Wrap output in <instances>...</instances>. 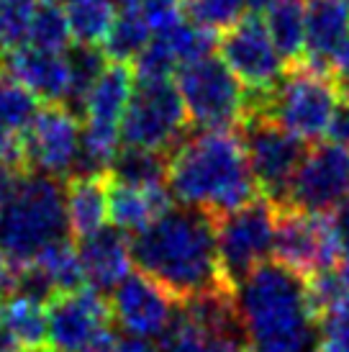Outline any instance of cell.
<instances>
[{
  "instance_id": "cell-1",
  "label": "cell",
  "mask_w": 349,
  "mask_h": 352,
  "mask_svg": "<svg viewBox=\"0 0 349 352\" xmlns=\"http://www.w3.org/2000/svg\"><path fill=\"white\" fill-rule=\"evenodd\" d=\"M131 260L139 273L157 280L180 303L216 288L234 291L218 263L216 221L188 206L167 208L144 232L131 236Z\"/></svg>"
},
{
  "instance_id": "cell-22",
  "label": "cell",
  "mask_w": 349,
  "mask_h": 352,
  "mask_svg": "<svg viewBox=\"0 0 349 352\" xmlns=\"http://www.w3.org/2000/svg\"><path fill=\"white\" fill-rule=\"evenodd\" d=\"M167 165H170V155H165V152L121 144V149L108 165L106 175L121 186L157 188L167 186Z\"/></svg>"
},
{
  "instance_id": "cell-23",
  "label": "cell",
  "mask_w": 349,
  "mask_h": 352,
  "mask_svg": "<svg viewBox=\"0 0 349 352\" xmlns=\"http://www.w3.org/2000/svg\"><path fill=\"white\" fill-rule=\"evenodd\" d=\"M157 347L159 352H247L244 342L211 334L201 324H195L183 306H177L172 322L159 334Z\"/></svg>"
},
{
  "instance_id": "cell-20",
  "label": "cell",
  "mask_w": 349,
  "mask_h": 352,
  "mask_svg": "<svg viewBox=\"0 0 349 352\" xmlns=\"http://www.w3.org/2000/svg\"><path fill=\"white\" fill-rule=\"evenodd\" d=\"M67 193L69 236L78 242L82 236L100 232L108 221V177L85 175L69 177L65 183Z\"/></svg>"
},
{
  "instance_id": "cell-12",
  "label": "cell",
  "mask_w": 349,
  "mask_h": 352,
  "mask_svg": "<svg viewBox=\"0 0 349 352\" xmlns=\"http://www.w3.org/2000/svg\"><path fill=\"white\" fill-rule=\"evenodd\" d=\"M82 126L67 106H44L23 131V160L29 173L65 180L75 175Z\"/></svg>"
},
{
  "instance_id": "cell-34",
  "label": "cell",
  "mask_w": 349,
  "mask_h": 352,
  "mask_svg": "<svg viewBox=\"0 0 349 352\" xmlns=\"http://www.w3.org/2000/svg\"><path fill=\"white\" fill-rule=\"evenodd\" d=\"M188 19L211 31H226L244 16V0H185Z\"/></svg>"
},
{
  "instance_id": "cell-32",
  "label": "cell",
  "mask_w": 349,
  "mask_h": 352,
  "mask_svg": "<svg viewBox=\"0 0 349 352\" xmlns=\"http://www.w3.org/2000/svg\"><path fill=\"white\" fill-rule=\"evenodd\" d=\"M36 0H0V59L26 44Z\"/></svg>"
},
{
  "instance_id": "cell-38",
  "label": "cell",
  "mask_w": 349,
  "mask_h": 352,
  "mask_svg": "<svg viewBox=\"0 0 349 352\" xmlns=\"http://www.w3.org/2000/svg\"><path fill=\"white\" fill-rule=\"evenodd\" d=\"M329 221H331V229H334V236H337V245H339L341 254L349 257V198L331 211Z\"/></svg>"
},
{
  "instance_id": "cell-6",
  "label": "cell",
  "mask_w": 349,
  "mask_h": 352,
  "mask_svg": "<svg viewBox=\"0 0 349 352\" xmlns=\"http://www.w3.org/2000/svg\"><path fill=\"white\" fill-rule=\"evenodd\" d=\"M188 118L201 131H236L247 116V88L221 57H203L174 75Z\"/></svg>"
},
{
  "instance_id": "cell-49",
  "label": "cell",
  "mask_w": 349,
  "mask_h": 352,
  "mask_svg": "<svg viewBox=\"0 0 349 352\" xmlns=\"http://www.w3.org/2000/svg\"><path fill=\"white\" fill-rule=\"evenodd\" d=\"M347 3H349V0H347Z\"/></svg>"
},
{
  "instance_id": "cell-46",
  "label": "cell",
  "mask_w": 349,
  "mask_h": 352,
  "mask_svg": "<svg viewBox=\"0 0 349 352\" xmlns=\"http://www.w3.org/2000/svg\"><path fill=\"white\" fill-rule=\"evenodd\" d=\"M39 352H54V350H52V347H44V350H39Z\"/></svg>"
},
{
  "instance_id": "cell-30",
  "label": "cell",
  "mask_w": 349,
  "mask_h": 352,
  "mask_svg": "<svg viewBox=\"0 0 349 352\" xmlns=\"http://www.w3.org/2000/svg\"><path fill=\"white\" fill-rule=\"evenodd\" d=\"M165 41L170 52L174 54L177 65L185 67V65H193L198 59L211 57L214 50H218V39H216V31L205 29L201 23H195L193 19H180L174 26H170L162 34H155Z\"/></svg>"
},
{
  "instance_id": "cell-3",
  "label": "cell",
  "mask_w": 349,
  "mask_h": 352,
  "mask_svg": "<svg viewBox=\"0 0 349 352\" xmlns=\"http://www.w3.org/2000/svg\"><path fill=\"white\" fill-rule=\"evenodd\" d=\"M167 188L180 206L211 219L232 214L262 196L236 131H198L170 155Z\"/></svg>"
},
{
  "instance_id": "cell-8",
  "label": "cell",
  "mask_w": 349,
  "mask_h": 352,
  "mask_svg": "<svg viewBox=\"0 0 349 352\" xmlns=\"http://www.w3.org/2000/svg\"><path fill=\"white\" fill-rule=\"evenodd\" d=\"M236 134L260 193L272 204L285 206L293 177L308 152V144L264 113H247L236 126Z\"/></svg>"
},
{
  "instance_id": "cell-36",
  "label": "cell",
  "mask_w": 349,
  "mask_h": 352,
  "mask_svg": "<svg viewBox=\"0 0 349 352\" xmlns=\"http://www.w3.org/2000/svg\"><path fill=\"white\" fill-rule=\"evenodd\" d=\"M316 352H349V298H341L319 319Z\"/></svg>"
},
{
  "instance_id": "cell-42",
  "label": "cell",
  "mask_w": 349,
  "mask_h": 352,
  "mask_svg": "<svg viewBox=\"0 0 349 352\" xmlns=\"http://www.w3.org/2000/svg\"><path fill=\"white\" fill-rule=\"evenodd\" d=\"M0 352H23L19 342H16V337L8 332V327L0 322Z\"/></svg>"
},
{
  "instance_id": "cell-5",
  "label": "cell",
  "mask_w": 349,
  "mask_h": 352,
  "mask_svg": "<svg viewBox=\"0 0 349 352\" xmlns=\"http://www.w3.org/2000/svg\"><path fill=\"white\" fill-rule=\"evenodd\" d=\"M339 90L334 78L308 65H291L282 80L264 96L247 93V113H264L278 121L293 137L319 142L326 137V129L339 103Z\"/></svg>"
},
{
  "instance_id": "cell-35",
  "label": "cell",
  "mask_w": 349,
  "mask_h": 352,
  "mask_svg": "<svg viewBox=\"0 0 349 352\" xmlns=\"http://www.w3.org/2000/svg\"><path fill=\"white\" fill-rule=\"evenodd\" d=\"M116 6L124 10H136L146 21L152 34H162L188 16L185 0H116Z\"/></svg>"
},
{
  "instance_id": "cell-29",
  "label": "cell",
  "mask_w": 349,
  "mask_h": 352,
  "mask_svg": "<svg viewBox=\"0 0 349 352\" xmlns=\"http://www.w3.org/2000/svg\"><path fill=\"white\" fill-rule=\"evenodd\" d=\"M152 29L146 26V21L136 13V10L118 8L116 21L108 31L106 41H103V52L111 62H134L142 50L152 41Z\"/></svg>"
},
{
  "instance_id": "cell-9",
  "label": "cell",
  "mask_w": 349,
  "mask_h": 352,
  "mask_svg": "<svg viewBox=\"0 0 349 352\" xmlns=\"http://www.w3.org/2000/svg\"><path fill=\"white\" fill-rule=\"evenodd\" d=\"M188 111L174 80L136 82L121 124V144L172 155L188 131Z\"/></svg>"
},
{
  "instance_id": "cell-37",
  "label": "cell",
  "mask_w": 349,
  "mask_h": 352,
  "mask_svg": "<svg viewBox=\"0 0 349 352\" xmlns=\"http://www.w3.org/2000/svg\"><path fill=\"white\" fill-rule=\"evenodd\" d=\"M326 142L349 149V98H339V103H337V111H334L331 124L326 129Z\"/></svg>"
},
{
  "instance_id": "cell-11",
  "label": "cell",
  "mask_w": 349,
  "mask_h": 352,
  "mask_svg": "<svg viewBox=\"0 0 349 352\" xmlns=\"http://www.w3.org/2000/svg\"><path fill=\"white\" fill-rule=\"evenodd\" d=\"M341 257L329 214H308L280 206L272 260L295 270L308 280L311 275L334 270Z\"/></svg>"
},
{
  "instance_id": "cell-16",
  "label": "cell",
  "mask_w": 349,
  "mask_h": 352,
  "mask_svg": "<svg viewBox=\"0 0 349 352\" xmlns=\"http://www.w3.org/2000/svg\"><path fill=\"white\" fill-rule=\"evenodd\" d=\"M3 72L21 82L44 106H65L69 96V69L65 52H49L23 44L3 59Z\"/></svg>"
},
{
  "instance_id": "cell-24",
  "label": "cell",
  "mask_w": 349,
  "mask_h": 352,
  "mask_svg": "<svg viewBox=\"0 0 349 352\" xmlns=\"http://www.w3.org/2000/svg\"><path fill=\"white\" fill-rule=\"evenodd\" d=\"M264 23L278 47L280 57L291 65H298L306 50V3L303 0H278L267 13Z\"/></svg>"
},
{
  "instance_id": "cell-39",
  "label": "cell",
  "mask_w": 349,
  "mask_h": 352,
  "mask_svg": "<svg viewBox=\"0 0 349 352\" xmlns=\"http://www.w3.org/2000/svg\"><path fill=\"white\" fill-rule=\"evenodd\" d=\"M116 352H159L155 340H146V337H134V334H124L118 337Z\"/></svg>"
},
{
  "instance_id": "cell-19",
  "label": "cell",
  "mask_w": 349,
  "mask_h": 352,
  "mask_svg": "<svg viewBox=\"0 0 349 352\" xmlns=\"http://www.w3.org/2000/svg\"><path fill=\"white\" fill-rule=\"evenodd\" d=\"M108 177V175H106ZM172 193L167 186L157 188H131L113 183L108 177V219L124 234L134 236L172 208Z\"/></svg>"
},
{
  "instance_id": "cell-15",
  "label": "cell",
  "mask_w": 349,
  "mask_h": 352,
  "mask_svg": "<svg viewBox=\"0 0 349 352\" xmlns=\"http://www.w3.org/2000/svg\"><path fill=\"white\" fill-rule=\"evenodd\" d=\"M111 314L113 322L126 334L159 340V334L172 322L180 301L167 288L152 280L144 273H131L111 294Z\"/></svg>"
},
{
  "instance_id": "cell-4",
  "label": "cell",
  "mask_w": 349,
  "mask_h": 352,
  "mask_svg": "<svg viewBox=\"0 0 349 352\" xmlns=\"http://www.w3.org/2000/svg\"><path fill=\"white\" fill-rule=\"evenodd\" d=\"M65 239H72L65 183L29 170L10 177L0 208V252L10 265L31 263Z\"/></svg>"
},
{
  "instance_id": "cell-25",
  "label": "cell",
  "mask_w": 349,
  "mask_h": 352,
  "mask_svg": "<svg viewBox=\"0 0 349 352\" xmlns=\"http://www.w3.org/2000/svg\"><path fill=\"white\" fill-rule=\"evenodd\" d=\"M65 59H67L69 69V96L65 106L78 118H82V108H85L87 96H90V90L98 82V78L103 75V69L108 67L111 59L106 57V52L100 50V47H95V44H80V41H72L65 50Z\"/></svg>"
},
{
  "instance_id": "cell-26",
  "label": "cell",
  "mask_w": 349,
  "mask_h": 352,
  "mask_svg": "<svg viewBox=\"0 0 349 352\" xmlns=\"http://www.w3.org/2000/svg\"><path fill=\"white\" fill-rule=\"evenodd\" d=\"M65 10H67L72 41L100 47L116 21L118 6L116 0H72Z\"/></svg>"
},
{
  "instance_id": "cell-28",
  "label": "cell",
  "mask_w": 349,
  "mask_h": 352,
  "mask_svg": "<svg viewBox=\"0 0 349 352\" xmlns=\"http://www.w3.org/2000/svg\"><path fill=\"white\" fill-rule=\"evenodd\" d=\"M26 44L49 52H65L72 44L67 10L57 0H36L29 21V36Z\"/></svg>"
},
{
  "instance_id": "cell-47",
  "label": "cell",
  "mask_w": 349,
  "mask_h": 352,
  "mask_svg": "<svg viewBox=\"0 0 349 352\" xmlns=\"http://www.w3.org/2000/svg\"><path fill=\"white\" fill-rule=\"evenodd\" d=\"M57 3H65V6H67V3H72V0H57Z\"/></svg>"
},
{
  "instance_id": "cell-21",
  "label": "cell",
  "mask_w": 349,
  "mask_h": 352,
  "mask_svg": "<svg viewBox=\"0 0 349 352\" xmlns=\"http://www.w3.org/2000/svg\"><path fill=\"white\" fill-rule=\"evenodd\" d=\"M0 322L8 327L23 352H39L49 347L47 303L31 301L26 296H8L0 303Z\"/></svg>"
},
{
  "instance_id": "cell-27",
  "label": "cell",
  "mask_w": 349,
  "mask_h": 352,
  "mask_svg": "<svg viewBox=\"0 0 349 352\" xmlns=\"http://www.w3.org/2000/svg\"><path fill=\"white\" fill-rule=\"evenodd\" d=\"M36 260L44 267V273L49 275V280L54 285V294L57 296L75 294V291L87 288L85 267H82L75 239H65V242L52 245Z\"/></svg>"
},
{
  "instance_id": "cell-45",
  "label": "cell",
  "mask_w": 349,
  "mask_h": 352,
  "mask_svg": "<svg viewBox=\"0 0 349 352\" xmlns=\"http://www.w3.org/2000/svg\"><path fill=\"white\" fill-rule=\"evenodd\" d=\"M19 175V173H16ZM10 173H5V170H0V208H3V198H5V190H8V183H10Z\"/></svg>"
},
{
  "instance_id": "cell-44",
  "label": "cell",
  "mask_w": 349,
  "mask_h": 352,
  "mask_svg": "<svg viewBox=\"0 0 349 352\" xmlns=\"http://www.w3.org/2000/svg\"><path fill=\"white\" fill-rule=\"evenodd\" d=\"M337 273H339V280H341V291H344V298H349V257L341 260V265L337 267Z\"/></svg>"
},
{
  "instance_id": "cell-17",
  "label": "cell",
  "mask_w": 349,
  "mask_h": 352,
  "mask_svg": "<svg viewBox=\"0 0 349 352\" xmlns=\"http://www.w3.org/2000/svg\"><path fill=\"white\" fill-rule=\"evenodd\" d=\"M85 267L87 288L98 294H113L131 275V236L116 226H103L100 232L75 242Z\"/></svg>"
},
{
  "instance_id": "cell-7",
  "label": "cell",
  "mask_w": 349,
  "mask_h": 352,
  "mask_svg": "<svg viewBox=\"0 0 349 352\" xmlns=\"http://www.w3.org/2000/svg\"><path fill=\"white\" fill-rule=\"evenodd\" d=\"M278 211H280L278 204L257 196L242 208L216 219L218 263L229 288L236 291V285L244 283L247 275L254 273L262 263L272 260Z\"/></svg>"
},
{
  "instance_id": "cell-18",
  "label": "cell",
  "mask_w": 349,
  "mask_h": 352,
  "mask_svg": "<svg viewBox=\"0 0 349 352\" xmlns=\"http://www.w3.org/2000/svg\"><path fill=\"white\" fill-rule=\"evenodd\" d=\"M349 39L347 0H306L303 65L331 75V65Z\"/></svg>"
},
{
  "instance_id": "cell-33",
  "label": "cell",
  "mask_w": 349,
  "mask_h": 352,
  "mask_svg": "<svg viewBox=\"0 0 349 352\" xmlns=\"http://www.w3.org/2000/svg\"><path fill=\"white\" fill-rule=\"evenodd\" d=\"M177 59L170 52L165 41L159 36H152L142 54L134 59V78L136 82H162V80H174L177 75Z\"/></svg>"
},
{
  "instance_id": "cell-13",
  "label": "cell",
  "mask_w": 349,
  "mask_h": 352,
  "mask_svg": "<svg viewBox=\"0 0 349 352\" xmlns=\"http://www.w3.org/2000/svg\"><path fill=\"white\" fill-rule=\"evenodd\" d=\"M349 198V149L331 142L308 147L293 177L288 208L308 214H331Z\"/></svg>"
},
{
  "instance_id": "cell-31",
  "label": "cell",
  "mask_w": 349,
  "mask_h": 352,
  "mask_svg": "<svg viewBox=\"0 0 349 352\" xmlns=\"http://www.w3.org/2000/svg\"><path fill=\"white\" fill-rule=\"evenodd\" d=\"M39 108L41 103L36 96H31L21 82L0 69V131L23 137Z\"/></svg>"
},
{
  "instance_id": "cell-48",
  "label": "cell",
  "mask_w": 349,
  "mask_h": 352,
  "mask_svg": "<svg viewBox=\"0 0 349 352\" xmlns=\"http://www.w3.org/2000/svg\"><path fill=\"white\" fill-rule=\"evenodd\" d=\"M303 3H306V0H303Z\"/></svg>"
},
{
  "instance_id": "cell-2",
  "label": "cell",
  "mask_w": 349,
  "mask_h": 352,
  "mask_svg": "<svg viewBox=\"0 0 349 352\" xmlns=\"http://www.w3.org/2000/svg\"><path fill=\"white\" fill-rule=\"evenodd\" d=\"M234 296L247 352H316L319 316L303 275L267 260L236 285Z\"/></svg>"
},
{
  "instance_id": "cell-41",
  "label": "cell",
  "mask_w": 349,
  "mask_h": 352,
  "mask_svg": "<svg viewBox=\"0 0 349 352\" xmlns=\"http://www.w3.org/2000/svg\"><path fill=\"white\" fill-rule=\"evenodd\" d=\"M10 288H13V265L5 254L0 252V296L8 298Z\"/></svg>"
},
{
  "instance_id": "cell-14",
  "label": "cell",
  "mask_w": 349,
  "mask_h": 352,
  "mask_svg": "<svg viewBox=\"0 0 349 352\" xmlns=\"http://www.w3.org/2000/svg\"><path fill=\"white\" fill-rule=\"evenodd\" d=\"M49 347L54 352H80L111 329V301L93 288L57 296L47 303Z\"/></svg>"
},
{
  "instance_id": "cell-43",
  "label": "cell",
  "mask_w": 349,
  "mask_h": 352,
  "mask_svg": "<svg viewBox=\"0 0 349 352\" xmlns=\"http://www.w3.org/2000/svg\"><path fill=\"white\" fill-rule=\"evenodd\" d=\"M275 3H278V0H244V8L249 10V13H257V16H262V13H267Z\"/></svg>"
},
{
  "instance_id": "cell-10",
  "label": "cell",
  "mask_w": 349,
  "mask_h": 352,
  "mask_svg": "<svg viewBox=\"0 0 349 352\" xmlns=\"http://www.w3.org/2000/svg\"><path fill=\"white\" fill-rule=\"evenodd\" d=\"M218 57L229 65L249 96L270 93L288 72V62L280 57L267 23L257 13L242 16L234 26L221 31Z\"/></svg>"
},
{
  "instance_id": "cell-40",
  "label": "cell",
  "mask_w": 349,
  "mask_h": 352,
  "mask_svg": "<svg viewBox=\"0 0 349 352\" xmlns=\"http://www.w3.org/2000/svg\"><path fill=\"white\" fill-rule=\"evenodd\" d=\"M116 342H118V337L108 329V332H103L98 340H93L85 350H80V352H116Z\"/></svg>"
}]
</instances>
